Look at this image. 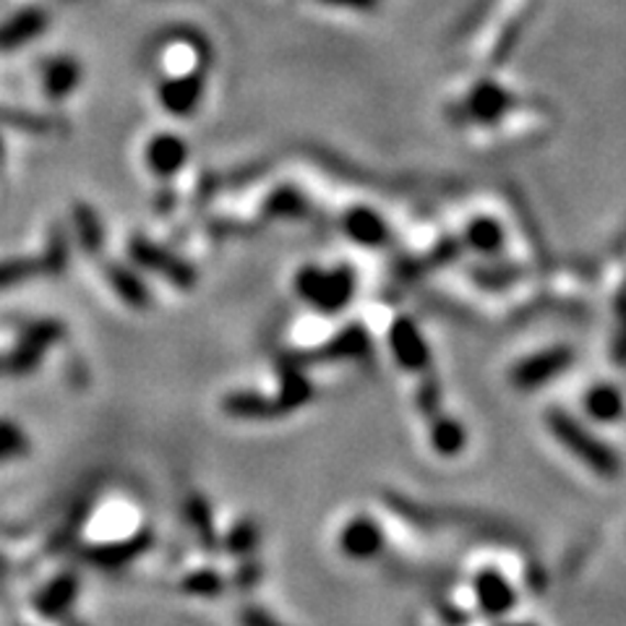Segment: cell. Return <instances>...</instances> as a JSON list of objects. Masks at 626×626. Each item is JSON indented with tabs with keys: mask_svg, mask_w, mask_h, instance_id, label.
<instances>
[{
	"mask_svg": "<svg viewBox=\"0 0 626 626\" xmlns=\"http://www.w3.org/2000/svg\"><path fill=\"white\" fill-rule=\"evenodd\" d=\"M76 217V230H79V238L83 243V248L97 250L102 246V225L97 220V214L92 212V206L79 204L74 212Z\"/></svg>",
	"mask_w": 626,
	"mask_h": 626,
	"instance_id": "obj_23",
	"label": "cell"
},
{
	"mask_svg": "<svg viewBox=\"0 0 626 626\" xmlns=\"http://www.w3.org/2000/svg\"><path fill=\"white\" fill-rule=\"evenodd\" d=\"M264 214L271 220H280V217L298 220L309 214V204H305V199L295 191V188L282 186L267 199V204H264Z\"/></svg>",
	"mask_w": 626,
	"mask_h": 626,
	"instance_id": "obj_18",
	"label": "cell"
},
{
	"mask_svg": "<svg viewBox=\"0 0 626 626\" xmlns=\"http://www.w3.org/2000/svg\"><path fill=\"white\" fill-rule=\"evenodd\" d=\"M0 159H3V142H0Z\"/></svg>",
	"mask_w": 626,
	"mask_h": 626,
	"instance_id": "obj_33",
	"label": "cell"
},
{
	"mask_svg": "<svg viewBox=\"0 0 626 626\" xmlns=\"http://www.w3.org/2000/svg\"><path fill=\"white\" fill-rule=\"evenodd\" d=\"M188 159V144L176 134H159L146 146V165L159 178L176 176Z\"/></svg>",
	"mask_w": 626,
	"mask_h": 626,
	"instance_id": "obj_12",
	"label": "cell"
},
{
	"mask_svg": "<svg viewBox=\"0 0 626 626\" xmlns=\"http://www.w3.org/2000/svg\"><path fill=\"white\" fill-rule=\"evenodd\" d=\"M517 108V97L496 81H478L462 100L451 104L449 118L457 125H496L512 115Z\"/></svg>",
	"mask_w": 626,
	"mask_h": 626,
	"instance_id": "obj_3",
	"label": "cell"
},
{
	"mask_svg": "<svg viewBox=\"0 0 626 626\" xmlns=\"http://www.w3.org/2000/svg\"><path fill=\"white\" fill-rule=\"evenodd\" d=\"M428 444L438 457L451 459L468 449V428L459 417L436 413L428 417Z\"/></svg>",
	"mask_w": 626,
	"mask_h": 626,
	"instance_id": "obj_11",
	"label": "cell"
},
{
	"mask_svg": "<svg viewBox=\"0 0 626 626\" xmlns=\"http://www.w3.org/2000/svg\"><path fill=\"white\" fill-rule=\"evenodd\" d=\"M326 5H337V9L347 11H373L379 5V0H322Z\"/></svg>",
	"mask_w": 626,
	"mask_h": 626,
	"instance_id": "obj_30",
	"label": "cell"
},
{
	"mask_svg": "<svg viewBox=\"0 0 626 626\" xmlns=\"http://www.w3.org/2000/svg\"><path fill=\"white\" fill-rule=\"evenodd\" d=\"M368 355H371V337L360 324H350L316 353V360H364Z\"/></svg>",
	"mask_w": 626,
	"mask_h": 626,
	"instance_id": "obj_14",
	"label": "cell"
},
{
	"mask_svg": "<svg viewBox=\"0 0 626 626\" xmlns=\"http://www.w3.org/2000/svg\"><path fill=\"white\" fill-rule=\"evenodd\" d=\"M30 455V436L13 421H0V465Z\"/></svg>",
	"mask_w": 626,
	"mask_h": 626,
	"instance_id": "obj_20",
	"label": "cell"
},
{
	"mask_svg": "<svg viewBox=\"0 0 626 626\" xmlns=\"http://www.w3.org/2000/svg\"><path fill=\"white\" fill-rule=\"evenodd\" d=\"M574 366V347L554 345L546 350H538L527 358L517 360L510 371V381L517 392H535V389L548 387Z\"/></svg>",
	"mask_w": 626,
	"mask_h": 626,
	"instance_id": "obj_4",
	"label": "cell"
},
{
	"mask_svg": "<svg viewBox=\"0 0 626 626\" xmlns=\"http://www.w3.org/2000/svg\"><path fill=\"white\" fill-rule=\"evenodd\" d=\"M47 16L37 9L21 11L11 21L0 26V51H13V47L26 45V42L45 32Z\"/></svg>",
	"mask_w": 626,
	"mask_h": 626,
	"instance_id": "obj_16",
	"label": "cell"
},
{
	"mask_svg": "<svg viewBox=\"0 0 626 626\" xmlns=\"http://www.w3.org/2000/svg\"><path fill=\"white\" fill-rule=\"evenodd\" d=\"M496 626H538V624H533V622H504V618H501Z\"/></svg>",
	"mask_w": 626,
	"mask_h": 626,
	"instance_id": "obj_31",
	"label": "cell"
},
{
	"mask_svg": "<svg viewBox=\"0 0 626 626\" xmlns=\"http://www.w3.org/2000/svg\"><path fill=\"white\" fill-rule=\"evenodd\" d=\"M343 225L345 233L350 235L355 243H360V246H381V243H387L389 230L384 225V220H381L376 212H371V209L366 206L350 209V212L345 214Z\"/></svg>",
	"mask_w": 626,
	"mask_h": 626,
	"instance_id": "obj_15",
	"label": "cell"
},
{
	"mask_svg": "<svg viewBox=\"0 0 626 626\" xmlns=\"http://www.w3.org/2000/svg\"><path fill=\"white\" fill-rule=\"evenodd\" d=\"M543 417H546L548 434L590 472L601 478H616L622 472V455L569 410L548 407Z\"/></svg>",
	"mask_w": 626,
	"mask_h": 626,
	"instance_id": "obj_1",
	"label": "cell"
},
{
	"mask_svg": "<svg viewBox=\"0 0 626 626\" xmlns=\"http://www.w3.org/2000/svg\"><path fill=\"white\" fill-rule=\"evenodd\" d=\"M295 292L313 311L329 316V313H339L350 305L355 295V275L347 267H303L295 277Z\"/></svg>",
	"mask_w": 626,
	"mask_h": 626,
	"instance_id": "obj_2",
	"label": "cell"
},
{
	"mask_svg": "<svg viewBox=\"0 0 626 626\" xmlns=\"http://www.w3.org/2000/svg\"><path fill=\"white\" fill-rule=\"evenodd\" d=\"M131 256L142 264L146 269H155L157 275L167 277L170 282L180 284V288H191L193 280H197V275H193V269L188 267L186 261H180L178 256L167 254L159 246H155L152 241L146 238H131Z\"/></svg>",
	"mask_w": 626,
	"mask_h": 626,
	"instance_id": "obj_8",
	"label": "cell"
},
{
	"mask_svg": "<svg viewBox=\"0 0 626 626\" xmlns=\"http://www.w3.org/2000/svg\"><path fill=\"white\" fill-rule=\"evenodd\" d=\"M40 275H47L42 259H26V256H21V259H3L0 261V290L13 288V284L26 282Z\"/></svg>",
	"mask_w": 626,
	"mask_h": 626,
	"instance_id": "obj_21",
	"label": "cell"
},
{
	"mask_svg": "<svg viewBox=\"0 0 626 626\" xmlns=\"http://www.w3.org/2000/svg\"><path fill=\"white\" fill-rule=\"evenodd\" d=\"M465 243L478 254H499V248L504 246V230H501L496 220L476 217L465 227Z\"/></svg>",
	"mask_w": 626,
	"mask_h": 626,
	"instance_id": "obj_17",
	"label": "cell"
},
{
	"mask_svg": "<svg viewBox=\"0 0 626 626\" xmlns=\"http://www.w3.org/2000/svg\"><path fill=\"white\" fill-rule=\"evenodd\" d=\"M582 410L584 415L601 426H614L626 413L624 392L611 381H597L582 394Z\"/></svg>",
	"mask_w": 626,
	"mask_h": 626,
	"instance_id": "obj_10",
	"label": "cell"
},
{
	"mask_svg": "<svg viewBox=\"0 0 626 626\" xmlns=\"http://www.w3.org/2000/svg\"><path fill=\"white\" fill-rule=\"evenodd\" d=\"M243 626H284V624L277 622V618L267 614V611L246 608L243 611Z\"/></svg>",
	"mask_w": 626,
	"mask_h": 626,
	"instance_id": "obj_29",
	"label": "cell"
},
{
	"mask_svg": "<svg viewBox=\"0 0 626 626\" xmlns=\"http://www.w3.org/2000/svg\"><path fill=\"white\" fill-rule=\"evenodd\" d=\"M74 593H76L74 582H68V580L53 582L51 588H47L45 593L40 595V608L47 611V614H55V611L66 608L68 601H71V597H74Z\"/></svg>",
	"mask_w": 626,
	"mask_h": 626,
	"instance_id": "obj_25",
	"label": "cell"
},
{
	"mask_svg": "<svg viewBox=\"0 0 626 626\" xmlns=\"http://www.w3.org/2000/svg\"><path fill=\"white\" fill-rule=\"evenodd\" d=\"M339 554L350 561H373L384 554L387 533L371 514H355L337 535Z\"/></svg>",
	"mask_w": 626,
	"mask_h": 626,
	"instance_id": "obj_5",
	"label": "cell"
},
{
	"mask_svg": "<svg viewBox=\"0 0 626 626\" xmlns=\"http://www.w3.org/2000/svg\"><path fill=\"white\" fill-rule=\"evenodd\" d=\"M436 616L441 618L447 626H468L470 624V614H465L459 605H455L451 601H444V597H436V605H434Z\"/></svg>",
	"mask_w": 626,
	"mask_h": 626,
	"instance_id": "obj_27",
	"label": "cell"
},
{
	"mask_svg": "<svg viewBox=\"0 0 626 626\" xmlns=\"http://www.w3.org/2000/svg\"><path fill=\"white\" fill-rule=\"evenodd\" d=\"M201 97H204V74L201 71L159 83V102L172 115H191L199 108Z\"/></svg>",
	"mask_w": 626,
	"mask_h": 626,
	"instance_id": "obj_9",
	"label": "cell"
},
{
	"mask_svg": "<svg viewBox=\"0 0 626 626\" xmlns=\"http://www.w3.org/2000/svg\"><path fill=\"white\" fill-rule=\"evenodd\" d=\"M472 595L480 614L489 618L510 616L517 605V590L496 567H483L472 574Z\"/></svg>",
	"mask_w": 626,
	"mask_h": 626,
	"instance_id": "obj_6",
	"label": "cell"
},
{
	"mask_svg": "<svg viewBox=\"0 0 626 626\" xmlns=\"http://www.w3.org/2000/svg\"><path fill=\"white\" fill-rule=\"evenodd\" d=\"M81 63L71 58V55H58L51 58L42 68V87L51 100H66L68 94L79 87L81 81Z\"/></svg>",
	"mask_w": 626,
	"mask_h": 626,
	"instance_id": "obj_13",
	"label": "cell"
},
{
	"mask_svg": "<svg viewBox=\"0 0 626 626\" xmlns=\"http://www.w3.org/2000/svg\"><path fill=\"white\" fill-rule=\"evenodd\" d=\"M616 322L618 326L611 353H614V360L618 366H626V290H622V295H618L616 301Z\"/></svg>",
	"mask_w": 626,
	"mask_h": 626,
	"instance_id": "obj_26",
	"label": "cell"
},
{
	"mask_svg": "<svg viewBox=\"0 0 626 626\" xmlns=\"http://www.w3.org/2000/svg\"><path fill=\"white\" fill-rule=\"evenodd\" d=\"M186 590L188 593H199V595H214L222 590V580L214 572H201L197 577H188Z\"/></svg>",
	"mask_w": 626,
	"mask_h": 626,
	"instance_id": "obj_28",
	"label": "cell"
},
{
	"mask_svg": "<svg viewBox=\"0 0 626 626\" xmlns=\"http://www.w3.org/2000/svg\"><path fill=\"white\" fill-rule=\"evenodd\" d=\"M108 277H110V282H113L115 292L123 298L125 303H131V305H146V303H149L146 288L142 284V280H138V277L134 275V271L118 267V264H110Z\"/></svg>",
	"mask_w": 626,
	"mask_h": 626,
	"instance_id": "obj_22",
	"label": "cell"
},
{
	"mask_svg": "<svg viewBox=\"0 0 626 626\" xmlns=\"http://www.w3.org/2000/svg\"><path fill=\"white\" fill-rule=\"evenodd\" d=\"M3 368H5V358H0V371H3Z\"/></svg>",
	"mask_w": 626,
	"mask_h": 626,
	"instance_id": "obj_32",
	"label": "cell"
},
{
	"mask_svg": "<svg viewBox=\"0 0 626 626\" xmlns=\"http://www.w3.org/2000/svg\"><path fill=\"white\" fill-rule=\"evenodd\" d=\"M415 407L421 410V413L426 417L441 413V384H438L434 376H426V379H423V384L417 387Z\"/></svg>",
	"mask_w": 626,
	"mask_h": 626,
	"instance_id": "obj_24",
	"label": "cell"
},
{
	"mask_svg": "<svg viewBox=\"0 0 626 626\" xmlns=\"http://www.w3.org/2000/svg\"><path fill=\"white\" fill-rule=\"evenodd\" d=\"M0 125H9V128H16V131H26V134H53V131L60 128V121L58 118L19 113V110L0 108Z\"/></svg>",
	"mask_w": 626,
	"mask_h": 626,
	"instance_id": "obj_19",
	"label": "cell"
},
{
	"mask_svg": "<svg viewBox=\"0 0 626 626\" xmlns=\"http://www.w3.org/2000/svg\"><path fill=\"white\" fill-rule=\"evenodd\" d=\"M387 339H389V350H392V358L405 368V371L413 373L428 371L431 345L426 343L421 326H417L413 318L407 316L394 318L392 326H389Z\"/></svg>",
	"mask_w": 626,
	"mask_h": 626,
	"instance_id": "obj_7",
	"label": "cell"
}]
</instances>
